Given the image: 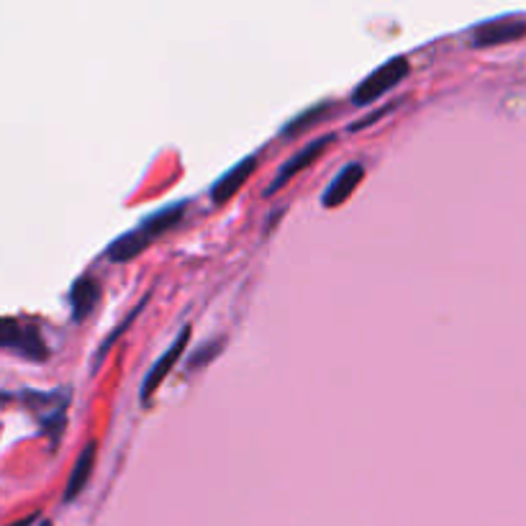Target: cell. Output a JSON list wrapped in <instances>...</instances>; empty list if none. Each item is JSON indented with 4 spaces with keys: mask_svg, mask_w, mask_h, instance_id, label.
Here are the masks:
<instances>
[{
    "mask_svg": "<svg viewBox=\"0 0 526 526\" xmlns=\"http://www.w3.org/2000/svg\"><path fill=\"white\" fill-rule=\"evenodd\" d=\"M188 339H190V326H185V329L178 334V339L170 344V349H167L165 355H162L160 360L149 367L147 378H144V383H142V393H139L144 403L152 401L154 393L160 391L162 383H165V378L172 373V367L178 365V360L183 357L185 347H188Z\"/></svg>",
    "mask_w": 526,
    "mask_h": 526,
    "instance_id": "277c9868",
    "label": "cell"
},
{
    "mask_svg": "<svg viewBox=\"0 0 526 526\" xmlns=\"http://www.w3.org/2000/svg\"><path fill=\"white\" fill-rule=\"evenodd\" d=\"M39 526H52V524H49V521H42V524H39Z\"/></svg>",
    "mask_w": 526,
    "mask_h": 526,
    "instance_id": "2e32d148",
    "label": "cell"
},
{
    "mask_svg": "<svg viewBox=\"0 0 526 526\" xmlns=\"http://www.w3.org/2000/svg\"><path fill=\"white\" fill-rule=\"evenodd\" d=\"M152 234H149L147 229H142V226H136L134 231H129V234H124V237H119L116 242L108 247L106 257L111 262H116V265H124V262L134 260V257H139L144 252V249L152 244Z\"/></svg>",
    "mask_w": 526,
    "mask_h": 526,
    "instance_id": "ba28073f",
    "label": "cell"
},
{
    "mask_svg": "<svg viewBox=\"0 0 526 526\" xmlns=\"http://www.w3.org/2000/svg\"><path fill=\"white\" fill-rule=\"evenodd\" d=\"M408 72H411V67H408L406 57H393V60H388L385 65H380L378 70L370 72V75L352 90V106L362 108L375 103L378 98H383L388 90L398 88L408 77Z\"/></svg>",
    "mask_w": 526,
    "mask_h": 526,
    "instance_id": "6da1fadb",
    "label": "cell"
},
{
    "mask_svg": "<svg viewBox=\"0 0 526 526\" xmlns=\"http://www.w3.org/2000/svg\"><path fill=\"white\" fill-rule=\"evenodd\" d=\"M526 36V21L521 18H498V21H488V24L478 26L473 34L475 47H498V44L516 42Z\"/></svg>",
    "mask_w": 526,
    "mask_h": 526,
    "instance_id": "5b68a950",
    "label": "cell"
},
{
    "mask_svg": "<svg viewBox=\"0 0 526 526\" xmlns=\"http://www.w3.org/2000/svg\"><path fill=\"white\" fill-rule=\"evenodd\" d=\"M0 347L11 349L26 360H47L49 355L39 329L18 324L16 319H0Z\"/></svg>",
    "mask_w": 526,
    "mask_h": 526,
    "instance_id": "7a4b0ae2",
    "label": "cell"
},
{
    "mask_svg": "<svg viewBox=\"0 0 526 526\" xmlns=\"http://www.w3.org/2000/svg\"><path fill=\"white\" fill-rule=\"evenodd\" d=\"M101 301V285L95 283L93 278H80L75 280L70 293L72 303V319L83 321L93 314V308Z\"/></svg>",
    "mask_w": 526,
    "mask_h": 526,
    "instance_id": "9c48e42d",
    "label": "cell"
},
{
    "mask_svg": "<svg viewBox=\"0 0 526 526\" xmlns=\"http://www.w3.org/2000/svg\"><path fill=\"white\" fill-rule=\"evenodd\" d=\"M398 106H401V101H393L391 106L378 108V111H373V113H370V116H365V119H360V121H357V124H352V131H360V129H367V126L378 124V121L383 119V116H388V113H393Z\"/></svg>",
    "mask_w": 526,
    "mask_h": 526,
    "instance_id": "4fadbf2b",
    "label": "cell"
},
{
    "mask_svg": "<svg viewBox=\"0 0 526 526\" xmlns=\"http://www.w3.org/2000/svg\"><path fill=\"white\" fill-rule=\"evenodd\" d=\"M331 142H334V134H329V136H319V139H314V142H308L303 149H298V152L293 154V157H290V160L285 162L283 167H280L278 175H275V178H272L270 188L265 190V196H275V193H278V190H283L285 185L290 183V180L296 178L298 172L306 170L308 165H314V162L319 160L321 154L326 152V147H329Z\"/></svg>",
    "mask_w": 526,
    "mask_h": 526,
    "instance_id": "3957f363",
    "label": "cell"
},
{
    "mask_svg": "<svg viewBox=\"0 0 526 526\" xmlns=\"http://www.w3.org/2000/svg\"><path fill=\"white\" fill-rule=\"evenodd\" d=\"M144 303H147V298H144V301H142V303H139V306H136V308H134V311H131V314H129V316H126V321H124V324H119V329L113 331L111 337H108V339H106V342H103V344H101V349H98V357H95V362H98V360H103V357H106V352H108V349H111V344H113V342H116V339H119V337H121V334H124V331H126V329H129V326H131V321H134V319H136V316L142 314V308H144Z\"/></svg>",
    "mask_w": 526,
    "mask_h": 526,
    "instance_id": "7c38bea8",
    "label": "cell"
},
{
    "mask_svg": "<svg viewBox=\"0 0 526 526\" xmlns=\"http://www.w3.org/2000/svg\"><path fill=\"white\" fill-rule=\"evenodd\" d=\"M329 113H331L329 103H316V106H311L308 111L298 113L296 119L290 121V124L283 129V136H288V139H293V136H301L303 131L314 129L316 124H321Z\"/></svg>",
    "mask_w": 526,
    "mask_h": 526,
    "instance_id": "8fae6325",
    "label": "cell"
},
{
    "mask_svg": "<svg viewBox=\"0 0 526 526\" xmlns=\"http://www.w3.org/2000/svg\"><path fill=\"white\" fill-rule=\"evenodd\" d=\"M8 398H11V396H8V393H0V403H3V401H8Z\"/></svg>",
    "mask_w": 526,
    "mask_h": 526,
    "instance_id": "9a60e30c",
    "label": "cell"
},
{
    "mask_svg": "<svg viewBox=\"0 0 526 526\" xmlns=\"http://www.w3.org/2000/svg\"><path fill=\"white\" fill-rule=\"evenodd\" d=\"M36 519V516H29V519H24V521H18V524L16 526H29L31 524V521H34Z\"/></svg>",
    "mask_w": 526,
    "mask_h": 526,
    "instance_id": "5bb4252c",
    "label": "cell"
},
{
    "mask_svg": "<svg viewBox=\"0 0 526 526\" xmlns=\"http://www.w3.org/2000/svg\"><path fill=\"white\" fill-rule=\"evenodd\" d=\"M95 457H98V450H95V442H90L88 447L80 452L75 467H72L70 480H67V488H65V501H75V498L85 491V485H88L90 475H93Z\"/></svg>",
    "mask_w": 526,
    "mask_h": 526,
    "instance_id": "30bf717a",
    "label": "cell"
},
{
    "mask_svg": "<svg viewBox=\"0 0 526 526\" xmlns=\"http://www.w3.org/2000/svg\"><path fill=\"white\" fill-rule=\"evenodd\" d=\"M255 170H257V157H247V160L237 162V165L231 167L226 175H221V178L216 180V185H213L211 190V201L216 203V206L231 201V198L237 196L239 190L244 188V183L252 178V172Z\"/></svg>",
    "mask_w": 526,
    "mask_h": 526,
    "instance_id": "8992f818",
    "label": "cell"
},
{
    "mask_svg": "<svg viewBox=\"0 0 526 526\" xmlns=\"http://www.w3.org/2000/svg\"><path fill=\"white\" fill-rule=\"evenodd\" d=\"M362 178H365V167H362L360 162L347 165L339 172L337 178L331 180V185L326 188L324 196H321V203H324L326 208H337L342 206V203H347V198L355 193L357 185L362 183Z\"/></svg>",
    "mask_w": 526,
    "mask_h": 526,
    "instance_id": "52a82bcc",
    "label": "cell"
}]
</instances>
